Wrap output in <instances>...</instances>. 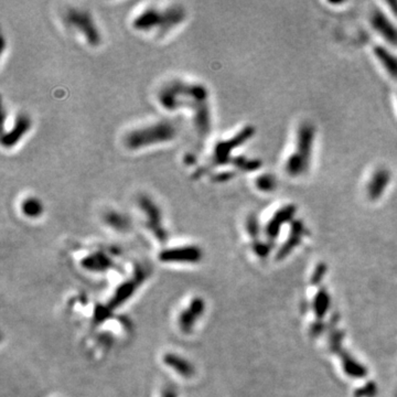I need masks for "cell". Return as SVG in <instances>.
Segmentation results:
<instances>
[{
    "mask_svg": "<svg viewBox=\"0 0 397 397\" xmlns=\"http://www.w3.org/2000/svg\"><path fill=\"white\" fill-rule=\"evenodd\" d=\"M157 98L166 111L174 112L180 108H188L194 113L202 105L209 103V91L200 83L174 80L161 86Z\"/></svg>",
    "mask_w": 397,
    "mask_h": 397,
    "instance_id": "6da1fadb",
    "label": "cell"
},
{
    "mask_svg": "<svg viewBox=\"0 0 397 397\" xmlns=\"http://www.w3.org/2000/svg\"><path fill=\"white\" fill-rule=\"evenodd\" d=\"M185 18L187 11L181 5H171L164 9L149 6L134 18L131 24L137 31H158L159 35L163 36L180 25Z\"/></svg>",
    "mask_w": 397,
    "mask_h": 397,
    "instance_id": "7a4b0ae2",
    "label": "cell"
},
{
    "mask_svg": "<svg viewBox=\"0 0 397 397\" xmlns=\"http://www.w3.org/2000/svg\"><path fill=\"white\" fill-rule=\"evenodd\" d=\"M177 136V126L172 121L161 120L128 131L124 137V145L127 149L137 151L148 147L170 143Z\"/></svg>",
    "mask_w": 397,
    "mask_h": 397,
    "instance_id": "3957f363",
    "label": "cell"
},
{
    "mask_svg": "<svg viewBox=\"0 0 397 397\" xmlns=\"http://www.w3.org/2000/svg\"><path fill=\"white\" fill-rule=\"evenodd\" d=\"M64 22L84 38L88 46L97 48L102 43V34L96 24L91 11L83 8H69L64 12Z\"/></svg>",
    "mask_w": 397,
    "mask_h": 397,
    "instance_id": "277c9868",
    "label": "cell"
},
{
    "mask_svg": "<svg viewBox=\"0 0 397 397\" xmlns=\"http://www.w3.org/2000/svg\"><path fill=\"white\" fill-rule=\"evenodd\" d=\"M254 134L255 128L248 125L230 139L222 140V142L217 143L214 146L212 157H211V167H223V166L232 163L234 157L232 156V151L235 148H239L242 145H244L247 140L254 136Z\"/></svg>",
    "mask_w": 397,
    "mask_h": 397,
    "instance_id": "5b68a950",
    "label": "cell"
},
{
    "mask_svg": "<svg viewBox=\"0 0 397 397\" xmlns=\"http://www.w3.org/2000/svg\"><path fill=\"white\" fill-rule=\"evenodd\" d=\"M137 204L145 214L147 228L150 230L158 242L162 243V244L167 242L168 232L163 226L162 213L158 204L153 201L151 196L147 194H140L138 196Z\"/></svg>",
    "mask_w": 397,
    "mask_h": 397,
    "instance_id": "8992f818",
    "label": "cell"
},
{
    "mask_svg": "<svg viewBox=\"0 0 397 397\" xmlns=\"http://www.w3.org/2000/svg\"><path fill=\"white\" fill-rule=\"evenodd\" d=\"M203 257L202 249L196 245H187L164 248L158 255L161 262H181V264H196Z\"/></svg>",
    "mask_w": 397,
    "mask_h": 397,
    "instance_id": "52a82bcc",
    "label": "cell"
},
{
    "mask_svg": "<svg viewBox=\"0 0 397 397\" xmlns=\"http://www.w3.org/2000/svg\"><path fill=\"white\" fill-rule=\"evenodd\" d=\"M32 127V120L28 114H18L14 123L7 131L3 133L2 146L6 149L14 148L16 145L20 143V140L27 135Z\"/></svg>",
    "mask_w": 397,
    "mask_h": 397,
    "instance_id": "ba28073f",
    "label": "cell"
},
{
    "mask_svg": "<svg viewBox=\"0 0 397 397\" xmlns=\"http://www.w3.org/2000/svg\"><path fill=\"white\" fill-rule=\"evenodd\" d=\"M316 130L311 123H303L299 126L296 137V147L293 153L310 166L313 142H315Z\"/></svg>",
    "mask_w": 397,
    "mask_h": 397,
    "instance_id": "9c48e42d",
    "label": "cell"
},
{
    "mask_svg": "<svg viewBox=\"0 0 397 397\" xmlns=\"http://www.w3.org/2000/svg\"><path fill=\"white\" fill-rule=\"evenodd\" d=\"M206 311V302L201 297L191 299L188 307L183 309L178 318V325L183 334H190L198 319Z\"/></svg>",
    "mask_w": 397,
    "mask_h": 397,
    "instance_id": "30bf717a",
    "label": "cell"
},
{
    "mask_svg": "<svg viewBox=\"0 0 397 397\" xmlns=\"http://www.w3.org/2000/svg\"><path fill=\"white\" fill-rule=\"evenodd\" d=\"M296 212L297 207L294 204H287V206L277 210L265 226V234L268 240H276L280 233L281 226L289 222L291 223Z\"/></svg>",
    "mask_w": 397,
    "mask_h": 397,
    "instance_id": "8fae6325",
    "label": "cell"
},
{
    "mask_svg": "<svg viewBox=\"0 0 397 397\" xmlns=\"http://www.w3.org/2000/svg\"><path fill=\"white\" fill-rule=\"evenodd\" d=\"M371 24L373 29L379 34L384 40L397 47V28L396 25L389 20L387 16L380 9L372 11L370 17Z\"/></svg>",
    "mask_w": 397,
    "mask_h": 397,
    "instance_id": "7c38bea8",
    "label": "cell"
},
{
    "mask_svg": "<svg viewBox=\"0 0 397 397\" xmlns=\"http://www.w3.org/2000/svg\"><path fill=\"white\" fill-rule=\"evenodd\" d=\"M390 179H392V175L386 168H379L373 172L367 185V194L370 200L376 201L383 196L390 182Z\"/></svg>",
    "mask_w": 397,
    "mask_h": 397,
    "instance_id": "4fadbf2b",
    "label": "cell"
},
{
    "mask_svg": "<svg viewBox=\"0 0 397 397\" xmlns=\"http://www.w3.org/2000/svg\"><path fill=\"white\" fill-rule=\"evenodd\" d=\"M307 233V228L305 224L299 220H293L291 222L290 234L288 236L287 241L284 243L283 246L279 248V251L276 254L277 260L285 259L294 248H296L303 241L304 235Z\"/></svg>",
    "mask_w": 397,
    "mask_h": 397,
    "instance_id": "5bb4252c",
    "label": "cell"
},
{
    "mask_svg": "<svg viewBox=\"0 0 397 397\" xmlns=\"http://www.w3.org/2000/svg\"><path fill=\"white\" fill-rule=\"evenodd\" d=\"M162 361L164 366L174 370L177 374L185 377V379H190V377L193 376L195 373V369L189 360L181 355L174 353V352L166 353L162 356Z\"/></svg>",
    "mask_w": 397,
    "mask_h": 397,
    "instance_id": "9a60e30c",
    "label": "cell"
},
{
    "mask_svg": "<svg viewBox=\"0 0 397 397\" xmlns=\"http://www.w3.org/2000/svg\"><path fill=\"white\" fill-rule=\"evenodd\" d=\"M103 221L107 226L119 233H127L131 228V220L127 214L116 210H110L103 215Z\"/></svg>",
    "mask_w": 397,
    "mask_h": 397,
    "instance_id": "2e32d148",
    "label": "cell"
},
{
    "mask_svg": "<svg viewBox=\"0 0 397 397\" xmlns=\"http://www.w3.org/2000/svg\"><path fill=\"white\" fill-rule=\"evenodd\" d=\"M82 267L89 272H105L113 267V260L102 252H96L87 255L82 259Z\"/></svg>",
    "mask_w": 397,
    "mask_h": 397,
    "instance_id": "e0dca14e",
    "label": "cell"
},
{
    "mask_svg": "<svg viewBox=\"0 0 397 397\" xmlns=\"http://www.w3.org/2000/svg\"><path fill=\"white\" fill-rule=\"evenodd\" d=\"M138 284L139 283L135 278L127 280V281H125V283L121 284L117 288L116 291L114 292L113 297L111 298V302H110V304H108V308L115 309V308H117V307L125 304L127 300L133 296L134 292H135Z\"/></svg>",
    "mask_w": 397,
    "mask_h": 397,
    "instance_id": "ac0fdd59",
    "label": "cell"
},
{
    "mask_svg": "<svg viewBox=\"0 0 397 397\" xmlns=\"http://www.w3.org/2000/svg\"><path fill=\"white\" fill-rule=\"evenodd\" d=\"M374 55L390 78L397 81V56L381 46L374 48Z\"/></svg>",
    "mask_w": 397,
    "mask_h": 397,
    "instance_id": "d6986e66",
    "label": "cell"
},
{
    "mask_svg": "<svg viewBox=\"0 0 397 397\" xmlns=\"http://www.w3.org/2000/svg\"><path fill=\"white\" fill-rule=\"evenodd\" d=\"M338 355L341 358L345 374H348L351 377H354V379H362V377H366L368 375L367 368L358 363L355 358L351 356L345 350H342Z\"/></svg>",
    "mask_w": 397,
    "mask_h": 397,
    "instance_id": "ffe728a7",
    "label": "cell"
},
{
    "mask_svg": "<svg viewBox=\"0 0 397 397\" xmlns=\"http://www.w3.org/2000/svg\"><path fill=\"white\" fill-rule=\"evenodd\" d=\"M21 213L30 220L39 219L44 212V206L42 201L37 196L24 197L20 204Z\"/></svg>",
    "mask_w": 397,
    "mask_h": 397,
    "instance_id": "44dd1931",
    "label": "cell"
},
{
    "mask_svg": "<svg viewBox=\"0 0 397 397\" xmlns=\"http://www.w3.org/2000/svg\"><path fill=\"white\" fill-rule=\"evenodd\" d=\"M330 304L331 299L328 291H326L324 288H321V289L317 292L315 300H313V311H315V315L319 320L322 319L325 316V313L328 312Z\"/></svg>",
    "mask_w": 397,
    "mask_h": 397,
    "instance_id": "7402d4cb",
    "label": "cell"
},
{
    "mask_svg": "<svg viewBox=\"0 0 397 397\" xmlns=\"http://www.w3.org/2000/svg\"><path fill=\"white\" fill-rule=\"evenodd\" d=\"M232 166L239 170L245 172H252L258 170L261 167V161L259 159H249L244 156H235L232 160Z\"/></svg>",
    "mask_w": 397,
    "mask_h": 397,
    "instance_id": "603a6c76",
    "label": "cell"
},
{
    "mask_svg": "<svg viewBox=\"0 0 397 397\" xmlns=\"http://www.w3.org/2000/svg\"><path fill=\"white\" fill-rule=\"evenodd\" d=\"M255 187L257 188L261 192H273L277 188V180L275 176L271 174H264L260 175L255 180Z\"/></svg>",
    "mask_w": 397,
    "mask_h": 397,
    "instance_id": "cb8c5ba5",
    "label": "cell"
},
{
    "mask_svg": "<svg viewBox=\"0 0 397 397\" xmlns=\"http://www.w3.org/2000/svg\"><path fill=\"white\" fill-rule=\"evenodd\" d=\"M245 227H246V232L248 233V235L251 236L254 241H257L259 233H260V226H259V222H258L257 216H255L254 214L248 215L247 219H246Z\"/></svg>",
    "mask_w": 397,
    "mask_h": 397,
    "instance_id": "d4e9b609",
    "label": "cell"
},
{
    "mask_svg": "<svg viewBox=\"0 0 397 397\" xmlns=\"http://www.w3.org/2000/svg\"><path fill=\"white\" fill-rule=\"evenodd\" d=\"M343 332L336 330L330 336V350L334 352L335 354H339L343 350L342 349V341H343Z\"/></svg>",
    "mask_w": 397,
    "mask_h": 397,
    "instance_id": "484cf974",
    "label": "cell"
},
{
    "mask_svg": "<svg viewBox=\"0 0 397 397\" xmlns=\"http://www.w3.org/2000/svg\"><path fill=\"white\" fill-rule=\"evenodd\" d=\"M377 394V385L374 382H369L366 385L357 388L354 392L355 397H375Z\"/></svg>",
    "mask_w": 397,
    "mask_h": 397,
    "instance_id": "4316f807",
    "label": "cell"
},
{
    "mask_svg": "<svg viewBox=\"0 0 397 397\" xmlns=\"http://www.w3.org/2000/svg\"><path fill=\"white\" fill-rule=\"evenodd\" d=\"M253 251L254 253L260 258H266L270 255L272 251V245L270 243H264L260 241H254L253 242Z\"/></svg>",
    "mask_w": 397,
    "mask_h": 397,
    "instance_id": "83f0119b",
    "label": "cell"
},
{
    "mask_svg": "<svg viewBox=\"0 0 397 397\" xmlns=\"http://www.w3.org/2000/svg\"><path fill=\"white\" fill-rule=\"evenodd\" d=\"M326 272H328V266H326L324 262H319L317 265L315 272H313L312 276H311V284L312 285H319L321 283V280L325 276Z\"/></svg>",
    "mask_w": 397,
    "mask_h": 397,
    "instance_id": "f1b7e54d",
    "label": "cell"
},
{
    "mask_svg": "<svg viewBox=\"0 0 397 397\" xmlns=\"http://www.w3.org/2000/svg\"><path fill=\"white\" fill-rule=\"evenodd\" d=\"M235 176L234 171H221L219 174L212 176L214 182H226L233 179Z\"/></svg>",
    "mask_w": 397,
    "mask_h": 397,
    "instance_id": "f546056e",
    "label": "cell"
},
{
    "mask_svg": "<svg viewBox=\"0 0 397 397\" xmlns=\"http://www.w3.org/2000/svg\"><path fill=\"white\" fill-rule=\"evenodd\" d=\"M325 329V324L321 321V320H318L315 323H312L311 328H310V335L312 337H318L323 332Z\"/></svg>",
    "mask_w": 397,
    "mask_h": 397,
    "instance_id": "4dcf8cb0",
    "label": "cell"
},
{
    "mask_svg": "<svg viewBox=\"0 0 397 397\" xmlns=\"http://www.w3.org/2000/svg\"><path fill=\"white\" fill-rule=\"evenodd\" d=\"M161 397H178V392L175 387L167 386L164 387L161 393Z\"/></svg>",
    "mask_w": 397,
    "mask_h": 397,
    "instance_id": "1f68e13d",
    "label": "cell"
},
{
    "mask_svg": "<svg viewBox=\"0 0 397 397\" xmlns=\"http://www.w3.org/2000/svg\"><path fill=\"white\" fill-rule=\"evenodd\" d=\"M196 162L195 156L192 155V153H188V155L184 156V163L185 164H194Z\"/></svg>",
    "mask_w": 397,
    "mask_h": 397,
    "instance_id": "d6a6232c",
    "label": "cell"
},
{
    "mask_svg": "<svg viewBox=\"0 0 397 397\" xmlns=\"http://www.w3.org/2000/svg\"><path fill=\"white\" fill-rule=\"evenodd\" d=\"M387 6L389 7L390 11L397 17V0H390V2H387Z\"/></svg>",
    "mask_w": 397,
    "mask_h": 397,
    "instance_id": "836d02e7",
    "label": "cell"
},
{
    "mask_svg": "<svg viewBox=\"0 0 397 397\" xmlns=\"http://www.w3.org/2000/svg\"><path fill=\"white\" fill-rule=\"evenodd\" d=\"M396 397H397V395H396Z\"/></svg>",
    "mask_w": 397,
    "mask_h": 397,
    "instance_id": "e575fe53",
    "label": "cell"
}]
</instances>
